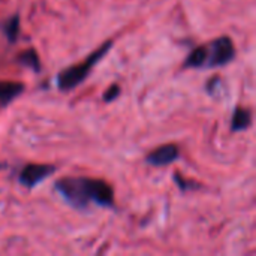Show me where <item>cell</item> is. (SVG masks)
I'll list each match as a JSON object with an SVG mask.
<instances>
[{
    "instance_id": "1",
    "label": "cell",
    "mask_w": 256,
    "mask_h": 256,
    "mask_svg": "<svg viewBox=\"0 0 256 256\" xmlns=\"http://www.w3.org/2000/svg\"><path fill=\"white\" fill-rule=\"evenodd\" d=\"M60 196L76 210H87L90 204L98 207H114L112 188L99 178L88 177H63L54 183Z\"/></svg>"
},
{
    "instance_id": "2",
    "label": "cell",
    "mask_w": 256,
    "mask_h": 256,
    "mask_svg": "<svg viewBox=\"0 0 256 256\" xmlns=\"http://www.w3.org/2000/svg\"><path fill=\"white\" fill-rule=\"evenodd\" d=\"M111 46H112V40H106L96 51H93L82 63L74 64L70 68H66L63 70H60L57 74V76H56V84H57L58 90H62V92H70L76 86H80L88 76V74L94 68V64L110 51Z\"/></svg>"
},
{
    "instance_id": "3",
    "label": "cell",
    "mask_w": 256,
    "mask_h": 256,
    "mask_svg": "<svg viewBox=\"0 0 256 256\" xmlns=\"http://www.w3.org/2000/svg\"><path fill=\"white\" fill-rule=\"evenodd\" d=\"M236 57V46L231 38L222 36L207 45L206 68H219L232 62Z\"/></svg>"
},
{
    "instance_id": "4",
    "label": "cell",
    "mask_w": 256,
    "mask_h": 256,
    "mask_svg": "<svg viewBox=\"0 0 256 256\" xmlns=\"http://www.w3.org/2000/svg\"><path fill=\"white\" fill-rule=\"evenodd\" d=\"M56 171V166L45 165V164H28L26 165L18 176V182L21 186L27 189H33L42 182H45L50 176H52Z\"/></svg>"
},
{
    "instance_id": "5",
    "label": "cell",
    "mask_w": 256,
    "mask_h": 256,
    "mask_svg": "<svg viewBox=\"0 0 256 256\" xmlns=\"http://www.w3.org/2000/svg\"><path fill=\"white\" fill-rule=\"evenodd\" d=\"M178 158H180L178 147L176 144H166V146H160L154 152L148 153L146 158V162L152 166H166V165H171L172 162H176Z\"/></svg>"
},
{
    "instance_id": "6",
    "label": "cell",
    "mask_w": 256,
    "mask_h": 256,
    "mask_svg": "<svg viewBox=\"0 0 256 256\" xmlns=\"http://www.w3.org/2000/svg\"><path fill=\"white\" fill-rule=\"evenodd\" d=\"M24 92V84L16 81H0V104L4 106L10 104Z\"/></svg>"
},
{
    "instance_id": "7",
    "label": "cell",
    "mask_w": 256,
    "mask_h": 256,
    "mask_svg": "<svg viewBox=\"0 0 256 256\" xmlns=\"http://www.w3.org/2000/svg\"><path fill=\"white\" fill-rule=\"evenodd\" d=\"M252 124V114L249 110L244 108H236L232 118H231V130L232 132H243L249 129Z\"/></svg>"
},
{
    "instance_id": "8",
    "label": "cell",
    "mask_w": 256,
    "mask_h": 256,
    "mask_svg": "<svg viewBox=\"0 0 256 256\" xmlns=\"http://www.w3.org/2000/svg\"><path fill=\"white\" fill-rule=\"evenodd\" d=\"M206 62H207V45H201L196 46L184 60V68H194V69H200V68H206Z\"/></svg>"
},
{
    "instance_id": "9",
    "label": "cell",
    "mask_w": 256,
    "mask_h": 256,
    "mask_svg": "<svg viewBox=\"0 0 256 256\" xmlns=\"http://www.w3.org/2000/svg\"><path fill=\"white\" fill-rule=\"evenodd\" d=\"M2 32L6 36V39L9 40V44H14L20 34V15L15 14L9 20L3 21L2 22Z\"/></svg>"
},
{
    "instance_id": "10",
    "label": "cell",
    "mask_w": 256,
    "mask_h": 256,
    "mask_svg": "<svg viewBox=\"0 0 256 256\" xmlns=\"http://www.w3.org/2000/svg\"><path fill=\"white\" fill-rule=\"evenodd\" d=\"M16 62L34 72H39L40 70V60H39V56L38 52L32 48V50H26L22 51L18 57H16Z\"/></svg>"
},
{
    "instance_id": "11",
    "label": "cell",
    "mask_w": 256,
    "mask_h": 256,
    "mask_svg": "<svg viewBox=\"0 0 256 256\" xmlns=\"http://www.w3.org/2000/svg\"><path fill=\"white\" fill-rule=\"evenodd\" d=\"M220 87H222V80L219 78V75H214L213 78H210L207 82H206V92L212 96H218V93L220 92Z\"/></svg>"
},
{
    "instance_id": "12",
    "label": "cell",
    "mask_w": 256,
    "mask_h": 256,
    "mask_svg": "<svg viewBox=\"0 0 256 256\" xmlns=\"http://www.w3.org/2000/svg\"><path fill=\"white\" fill-rule=\"evenodd\" d=\"M174 182H176V184H177L182 190H184V192H188V190H190V189H196V188H198V184H196V183H189L188 180H183L180 174H174Z\"/></svg>"
},
{
    "instance_id": "13",
    "label": "cell",
    "mask_w": 256,
    "mask_h": 256,
    "mask_svg": "<svg viewBox=\"0 0 256 256\" xmlns=\"http://www.w3.org/2000/svg\"><path fill=\"white\" fill-rule=\"evenodd\" d=\"M118 96H120V87H118L117 84H114V86H111V87L104 93V100L108 104V102L116 100Z\"/></svg>"
}]
</instances>
